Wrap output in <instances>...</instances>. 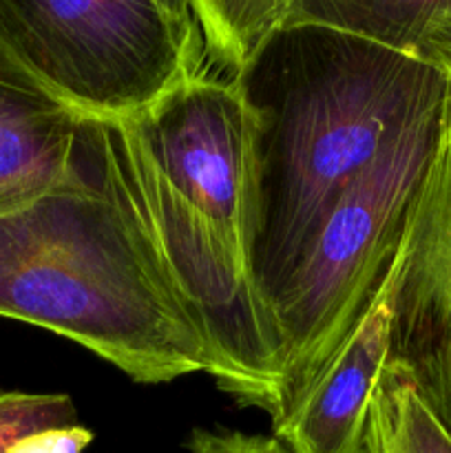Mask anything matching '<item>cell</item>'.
I'll use <instances>...</instances> for the list:
<instances>
[{
    "label": "cell",
    "mask_w": 451,
    "mask_h": 453,
    "mask_svg": "<svg viewBox=\"0 0 451 453\" xmlns=\"http://www.w3.org/2000/svg\"><path fill=\"white\" fill-rule=\"evenodd\" d=\"M237 78L255 122L250 268L270 308L332 203L445 104L449 80L414 53L318 25L281 27Z\"/></svg>",
    "instance_id": "obj_1"
},
{
    "label": "cell",
    "mask_w": 451,
    "mask_h": 453,
    "mask_svg": "<svg viewBox=\"0 0 451 453\" xmlns=\"http://www.w3.org/2000/svg\"><path fill=\"white\" fill-rule=\"evenodd\" d=\"M0 317L75 341L135 383L215 379L118 208L80 175L0 211Z\"/></svg>",
    "instance_id": "obj_2"
},
{
    "label": "cell",
    "mask_w": 451,
    "mask_h": 453,
    "mask_svg": "<svg viewBox=\"0 0 451 453\" xmlns=\"http://www.w3.org/2000/svg\"><path fill=\"white\" fill-rule=\"evenodd\" d=\"M75 168L126 224L137 250L215 363V383L270 418L281 339L250 268L155 164L133 119L80 122Z\"/></svg>",
    "instance_id": "obj_3"
},
{
    "label": "cell",
    "mask_w": 451,
    "mask_h": 453,
    "mask_svg": "<svg viewBox=\"0 0 451 453\" xmlns=\"http://www.w3.org/2000/svg\"><path fill=\"white\" fill-rule=\"evenodd\" d=\"M442 109L407 127L339 195L270 305L281 339L272 427L312 389L396 255L433 157Z\"/></svg>",
    "instance_id": "obj_4"
},
{
    "label": "cell",
    "mask_w": 451,
    "mask_h": 453,
    "mask_svg": "<svg viewBox=\"0 0 451 453\" xmlns=\"http://www.w3.org/2000/svg\"><path fill=\"white\" fill-rule=\"evenodd\" d=\"M0 29L88 118H137L210 66L190 0H0Z\"/></svg>",
    "instance_id": "obj_5"
},
{
    "label": "cell",
    "mask_w": 451,
    "mask_h": 453,
    "mask_svg": "<svg viewBox=\"0 0 451 453\" xmlns=\"http://www.w3.org/2000/svg\"><path fill=\"white\" fill-rule=\"evenodd\" d=\"M133 122L166 180L250 268L256 221L255 122L237 75L206 66Z\"/></svg>",
    "instance_id": "obj_6"
},
{
    "label": "cell",
    "mask_w": 451,
    "mask_h": 453,
    "mask_svg": "<svg viewBox=\"0 0 451 453\" xmlns=\"http://www.w3.org/2000/svg\"><path fill=\"white\" fill-rule=\"evenodd\" d=\"M433 157L396 250L389 361L405 367L451 436V78Z\"/></svg>",
    "instance_id": "obj_7"
},
{
    "label": "cell",
    "mask_w": 451,
    "mask_h": 453,
    "mask_svg": "<svg viewBox=\"0 0 451 453\" xmlns=\"http://www.w3.org/2000/svg\"><path fill=\"white\" fill-rule=\"evenodd\" d=\"M398 261H389L378 286L323 374L299 405L274 427L290 453H365L371 398L392 343Z\"/></svg>",
    "instance_id": "obj_8"
},
{
    "label": "cell",
    "mask_w": 451,
    "mask_h": 453,
    "mask_svg": "<svg viewBox=\"0 0 451 453\" xmlns=\"http://www.w3.org/2000/svg\"><path fill=\"white\" fill-rule=\"evenodd\" d=\"M82 118L0 29V211L80 175L75 144Z\"/></svg>",
    "instance_id": "obj_9"
},
{
    "label": "cell",
    "mask_w": 451,
    "mask_h": 453,
    "mask_svg": "<svg viewBox=\"0 0 451 453\" xmlns=\"http://www.w3.org/2000/svg\"><path fill=\"white\" fill-rule=\"evenodd\" d=\"M447 20H451V0H290L283 27H330L414 53Z\"/></svg>",
    "instance_id": "obj_10"
},
{
    "label": "cell",
    "mask_w": 451,
    "mask_h": 453,
    "mask_svg": "<svg viewBox=\"0 0 451 453\" xmlns=\"http://www.w3.org/2000/svg\"><path fill=\"white\" fill-rule=\"evenodd\" d=\"M365 453H451V436L396 361L385 365L367 420Z\"/></svg>",
    "instance_id": "obj_11"
},
{
    "label": "cell",
    "mask_w": 451,
    "mask_h": 453,
    "mask_svg": "<svg viewBox=\"0 0 451 453\" xmlns=\"http://www.w3.org/2000/svg\"><path fill=\"white\" fill-rule=\"evenodd\" d=\"M210 65L239 75L277 34L290 0H190Z\"/></svg>",
    "instance_id": "obj_12"
},
{
    "label": "cell",
    "mask_w": 451,
    "mask_h": 453,
    "mask_svg": "<svg viewBox=\"0 0 451 453\" xmlns=\"http://www.w3.org/2000/svg\"><path fill=\"white\" fill-rule=\"evenodd\" d=\"M78 425V411L66 394H0V453L34 434Z\"/></svg>",
    "instance_id": "obj_13"
},
{
    "label": "cell",
    "mask_w": 451,
    "mask_h": 453,
    "mask_svg": "<svg viewBox=\"0 0 451 453\" xmlns=\"http://www.w3.org/2000/svg\"><path fill=\"white\" fill-rule=\"evenodd\" d=\"M188 449L190 453H290L277 438L206 429H195L190 434Z\"/></svg>",
    "instance_id": "obj_14"
},
{
    "label": "cell",
    "mask_w": 451,
    "mask_h": 453,
    "mask_svg": "<svg viewBox=\"0 0 451 453\" xmlns=\"http://www.w3.org/2000/svg\"><path fill=\"white\" fill-rule=\"evenodd\" d=\"M93 441V434L82 425L65 429H49V432L34 434L7 453H84Z\"/></svg>",
    "instance_id": "obj_15"
},
{
    "label": "cell",
    "mask_w": 451,
    "mask_h": 453,
    "mask_svg": "<svg viewBox=\"0 0 451 453\" xmlns=\"http://www.w3.org/2000/svg\"><path fill=\"white\" fill-rule=\"evenodd\" d=\"M414 56L429 62L436 69H440L447 78H451V20L436 27L423 42L416 47Z\"/></svg>",
    "instance_id": "obj_16"
}]
</instances>
